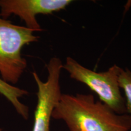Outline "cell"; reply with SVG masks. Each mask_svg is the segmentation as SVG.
Segmentation results:
<instances>
[{
	"instance_id": "7",
	"label": "cell",
	"mask_w": 131,
	"mask_h": 131,
	"mask_svg": "<svg viewBox=\"0 0 131 131\" xmlns=\"http://www.w3.org/2000/svg\"><path fill=\"white\" fill-rule=\"evenodd\" d=\"M119 86L123 91L127 114L131 115V70L128 68L121 70L118 78Z\"/></svg>"
},
{
	"instance_id": "8",
	"label": "cell",
	"mask_w": 131,
	"mask_h": 131,
	"mask_svg": "<svg viewBox=\"0 0 131 131\" xmlns=\"http://www.w3.org/2000/svg\"><path fill=\"white\" fill-rule=\"evenodd\" d=\"M0 131H4V130H3L2 129H1V128H0Z\"/></svg>"
},
{
	"instance_id": "1",
	"label": "cell",
	"mask_w": 131,
	"mask_h": 131,
	"mask_svg": "<svg viewBox=\"0 0 131 131\" xmlns=\"http://www.w3.org/2000/svg\"><path fill=\"white\" fill-rule=\"evenodd\" d=\"M52 118L65 123L69 131H129L131 115L118 114L92 94H62Z\"/></svg>"
},
{
	"instance_id": "6",
	"label": "cell",
	"mask_w": 131,
	"mask_h": 131,
	"mask_svg": "<svg viewBox=\"0 0 131 131\" xmlns=\"http://www.w3.org/2000/svg\"><path fill=\"white\" fill-rule=\"evenodd\" d=\"M0 94L4 96L19 115L27 120L29 116V108L20 101L23 96L27 95L29 92L6 83L0 78Z\"/></svg>"
},
{
	"instance_id": "5",
	"label": "cell",
	"mask_w": 131,
	"mask_h": 131,
	"mask_svg": "<svg viewBox=\"0 0 131 131\" xmlns=\"http://www.w3.org/2000/svg\"><path fill=\"white\" fill-rule=\"evenodd\" d=\"M72 0H0V16L6 19L14 15L25 23L26 27L35 32L42 30L38 15H49L65 9Z\"/></svg>"
},
{
	"instance_id": "2",
	"label": "cell",
	"mask_w": 131,
	"mask_h": 131,
	"mask_svg": "<svg viewBox=\"0 0 131 131\" xmlns=\"http://www.w3.org/2000/svg\"><path fill=\"white\" fill-rule=\"evenodd\" d=\"M34 30L13 24L0 16V76L12 85L19 81L27 68V61L21 54L25 46L38 40Z\"/></svg>"
},
{
	"instance_id": "4",
	"label": "cell",
	"mask_w": 131,
	"mask_h": 131,
	"mask_svg": "<svg viewBox=\"0 0 131 131\" xmlns=\"http://www.w3.org/2000/svg\"><path fill=\"white\" fill-rule=\"evenodd\" d=\"M46 68L48 75L46 81H42L35 71L32 72L38 88L32 131H50L52 112L62 94L60 86L63 69L61 60L58 57H52Z\"/></svg>"
},
{
	"instance_id": "3",
	"label": "cell",
	"mask_w": 131,
	"mask_h": 131,
	"mask_svg": "<svg viewBox=\"0 0 131 131\" xmlns=\"http://www.w3.org/2000/svg\"><path fill=\"white\" fill-rule=\"evenodd\" d=\"M63 69L69 73L70 78L88 86L97 95L100 101L115 112L121 115L127 114L125 99L118 83L122 68L114 64L106 71L97 72L68 57L63 64Z\"/></svg>"
}]
</instances>
